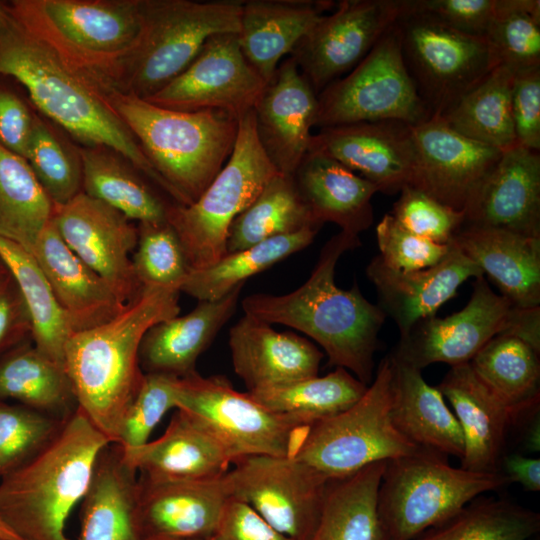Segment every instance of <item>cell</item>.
<instances>
[{
  "mask_svg": "<svg viewBox=\"0 0 540 540\" xmlns=\"http://www.w3.org/2000/svg\"><path fill=\"white\" fill-rule=\"evenodd\" d=\"M0 75L22 84L35 107L85 147L113 150L173 199L99 83L22 27L10 11L0 27Z\"/></svg>",
  "mask_w": 540,
  "mask_h": 540,
  "instance_id": "6da1fadb",
  "label": "cell"
},
{
  "mask_svg": "<svg viewBox=\"0 0 540 540\" xmlns=\"http://www.w3.org/2000/svg\"><path fill=\"white\" fill-rule=\"evenodd\" d=\"M360 245L359 236L340 231L325 243L313 271L300 287L283 295H249L243 299L242 309L270 325L282 324L306 334L323 348L330 365L352 372L369 385L378 333L386 315L363 296L356 284L344 290L335 283L339 258Z\"/></svg>",
  "mask_w": 540,
  "mask_h": 540,
  "instance_id": "7a4b0ae2",
  "label": "cell"
},
{
  "mask_svg": "<svg viewBox=\"0 0 540 540\" xmlns=\"http://www.w3.org/2000/svg\"><path fill=\"white\" fill-rule=\"evenodd\" d=\"M179 291L142 287L109 321L72 333L64 349V366L77 408L112 443L144 372L139 350L146 331L179 315Z\"/></svg>",
  "mask_w": 540,
  "mask_h": 540,
  "instance_id": "3957f363",
  "label": "cell"
},
{
  "mask_svg": "<svg viewBox=\"0 0 540 540\" xmlns=\"http://www.w3.org/2000/svg\"><path fill=\"white\" fill-rule=\"evenodd\" d=\"M112 443L77 408L35 456L0 480V518L21 540H70L65 524Z\"/></svg>",
  "mask_w": 540,
  "mask_h": 540,
  "instance_id": "277c9868",
  "label": "cell"
},
{
  "mask_svg": "<svg viewBox=\"0 0 540 540\" xmlns=\"http://www.w3.org/2000/svg\"><path fill=\"white\" fill-rule=\"evenodd\" d=\"M107 99L180 205L194 203L233 151L238 119L222 110L162 108L114 88Z\"/></svg>",
  "mask_w": 540,
  "mask_h": 540,
  "instance_id": "5b68a950",
  "label": "cell"
},
{
  "mask_svg": "<svg viewBox=\"0 0 540 540\" xmlns=\"http://www.w3.org/2000/svg\"><path fill=\"white\" fill-rule=\"evenodd\" d=\"M13 18L103 88L117 87L142 29V0H13Z\"/></svg>",
  "mask_w": 540,
  "mask_h": 540,
  "instance_id": "8992f818",
  "label": "cell"
},
{
  "mask_svg": "<svg viewBox=\"0 0 540 540\" xmlns=\"http://www.w3.org/2000/svg\"><path fill=\"white\" fill-rule=\"evenodd\" d=\"M243 1L142 0V29L116 90L147 99L183 72L205 41L238 34Z\"/></svg>",
  "mask_w": 540,
  "mask_h": 540,
  "instance_id": "52a82bcc",
  "label": "cell"
},
{
  "mask_svg": "<svg viewBox=\"0 0 540 540\" xmlns=\"http://www.w3.org/2000/svg\"><path fill=\"white\" fill-rule=\"evenodd\" d=\"M502 473L474 472L423 450L386 461L378 513L388 540H413L462 510L480 495L508 485Z\"/></svg>",
  "mask_w": 540,
  "mask_h": 540,
  "instance_id": "ba28073f",
  "label": "cell"
},
{
  "mask_svg": "<svg viewBox=\"0 0 540 540\" xmlns=\"http://www.w3.org/2000/svg\"><path fill=\"white\" fill-rule=\"evenodd\" d=\"M277 173L259 142L251 110L238 121L231 156L200 197L191 205H168L166 220L180 239L190 270L205 268L227 253L232 222Z\"/></svg>",
  "mask_w": 540,
  "mask_h": 540,
  "instance_id": "9c48e42d",
  "label": "cell"
},
{
  "mask_svg": "<svg viewBox=\"0 0 540 540\" xmlns=\"http://www.w3.org/2000/svg\"><path fill=\"white\" fill-rule=\"evenodd\" d=\"M391 381V362L386 356L362 397L345 411L313 424L294 458L331 481L372 463L425 450L408 441L392 423Z\"/></svg>",
  "mask_w": 540,
  "mask_h": 540,
  "instance_id": "30bf717a",
  "label": "cell"
},
{
  "mask_svg": "<svg viewBox=\"0 0 540 540\" xmlns=\"http://www.w3.org/2000/svg\"><path fill=\"white\" fill-rule=\"evenodd\" d=\"M500 334L517 336L540 350V307H516L481 276L475 278L465 307L419 321L400 336L391 355L420 370L438 362L452 367L469 363Z\"/></svg>",
  "mask_w": 540,
  "mask_h": 540,
  "instance_id": "8fae6325",
  "label": "cell"
},
{
  "mask_svg": "<svg viewBox=\"0 0 540 540\" xmlns=\"http://www.w3.org/2000/svg\"><path fill=\"white\" fill-rule=\"evenodd\" d=\"M176 403L224 448L232 464L257 455L295 457L311 427L265 408L218 375L179 378Z\"/></svg>",
  "mask_w": 540,
  "mask_h": 540,
  "instance_id": "7c38bea8",
  "label": "cell"
},
{
  "mask_svg": "<svg viewBox=\"0 0 540 540\" xmlns=\"http://www.w3.org/2000/svg\"><path fill=\"white\" fill-rule=\"evenodd\" d=\"M404 63L432 115H442L499 62L485 37L462 33L402 0L396 20Z\"/></svg>",
  "mask_w": 540,
  "mask_h": 540,
  "instance_id": "4fadbf2b",
  "label": "cell"
},
{
  "mask_svg": "<svg viewBox=\"0 0 540 540\" xmlns=\"http://www.w3.org/2000/svg\"><path fill=\"white\" fill-rule=\"evenodd\" d=\"M317 101L319 128L378 121L415 126L432 116L408 73L395 24L346 76L324 88Z\"/></svg>",
  "mask_w": 540,
  "mask_h": 540,
  "instance_id": "5bb4252c",
  "label": "cell"
},
{
  "mask_svg": "<svg viewBox=\"0 0 540 540\" xmlns=\"http://www.w3.org/2000/svg\"><path fill=\"white\" fill-rule=\"evenodd\" d=\"M233 464L227 472L233 498L290 539H310L323 507L326 478L294 457L257 455Z\"/></svg>",
  "mask_w": 540,
  "mask_h": 540,
  "instance_id": "9a60e30c",
  "label": "cell"
},
{
  "mask_svg": "<svg viewBox=\"0 0 540 540\" xmlns=\"http://www.w3.org/2000/svg\"><path fill=\"white\" fill-rule=\"evenodd\" d=\"M402 0H342L295 45L289 57L318 95L351 71L392 27Z\"/></svg>",
  "mask_w": 540,
  "mask_h": 540,
  "instance_id": "2e32d148",
  "label": "cell"
},
{
  "mask_svg": "<svg viewBox=\"0 0 540 540\" xmlns=\"http://www.w3.org/2000/svg\"><path fill=\"white\" fill-rule=\"evenodd\" d=\"M266 85L245 59L237 34L218 33L183 72L144 100L179 111L222 110L239 120L253 110Z\"/></svg>",
  "mask_w": 540,
  "mask_h": 540,
  "instance_id": "e0dca14e",
  "label": "cell"
},
{
  "mask_svg": "<svg viewBox=\"0 0 540 540\" xmlns=\"http://www.w3.org/2000/svg\"><path fill=\"white\" fill-rule=\"evenodd\" d=\"M412 137L415 164L410 186L466 215L502 151L456 132L438 115L412 126Z\"/></svg>",
  "mask_w": 540,
  "mask_h": 540,
  "instance_id": "ac0fdd59",
  "label": "cell"
},
{
  "mask_svg": "<svg viewBox=\"0 0 540 540\" xmlns=\"http://www.w3.org/2000/svg\"><path fill=\"white\" fill-rule=\"evenodd\" d=\"M52 220L66 245L109 284L122 303L136 297L142 287L132 263L138 239L132 220L84 192L55 205Z\"/></svg>",
  "mask_w": 540,
  "mask_h": 540,
  "instance_id": "d6986e66",
  "label": "cell"
},
{
  "mask_svg": "<svg viewBox=\"0 0 540 540\" xmlns=\"http://www.w3.org/2000/svg\"><path fill=\"white\" fill-rule=\"evenodd\" d=\"M309 150L334 158L385 194L410 185L415 147L412 126L399 121L361 122L320 128ZM308 150V151H309Z\"/></svg>",
  "mask_w": 540,
  "mask_h": 540,
  "instance_id": "ffe728a7",
  "label": "cell"
},
{
  "mask_svg": "<svg viewBox=\"0 0 540 540\" xmlns=\"http://www.w3.org/2000/svg\"><path fill=\"white\" fill-rule=\"evenodd\" d=\"M317 109V94L294 60L283 59L253 108L259 142L279 173L293 176L307 154Z\"/></svg>",
  "mask_w": 540,
  "mask_h": 540,
  "instance_id": "44dd1931",
  "label": "cell"
},
{
  "mask_svg": "<svg viewBox=\"0 0 540 540\" xmlns=\"http://www.w3.org/2000/svg\"><path fill=\"white\" fill-rule=\"evenodd\" d=\"M139 480L136 509L139 540L152 537L210 540L232 498L227 473L209 480Z\"/></svg>",
  "mask_w": 540,
  "mask_h": 540,
  "instance_id": "7402d4cb",
  "label": "cell"
},
{
  "mask_svg": "<svg viewBox=\"0 0 540 540\" xmlns=\"http://www.w3.org/2000/svg\"><path fill=\"white\" fill-rule=\"evenodd\" d=\"M366 274L376 288L378 306L386 317L394 320L400 336L419 321L434 316L466 280L484 276L452 244L446 257L434 266L415 271L396 270L386 266L377 255L368 264Z\"/></svg>",
  "mask_w": 540,
  "mask_h": 540,
  "instance_id": "603a6c76",
  "label": "cell"
},
{
  "mask_svg": "<svg viewBox=\"0 0 540 540\" xmlns=\"http://www.w3.org/2000/svg\"><path fill=\"white\" fill-rule=\"evenodd\" d=\"M229 348L234 371L248 391L316 376L323 358L306 338L278 332L246 314L231 327Z\"/></svg>",
  "mask_w": 540,
  "mask_h": 540,
  "instance_id": "cb8c5ba5",
  "label": "cell"
},
{
  "mask_svg": "<svg viewBox=\"0 0 540 540\" xmlns=\"http://www.w3.org/2000/svg\"><path fill=\"white\" fill-rule=\"evenodd\" d=\"M31 253L72 333L101 325L125 307L109 284L66 245L53 220L40 233Z\"/></svg>",
  "mask_w": 540,
  "mask_h": 540,
  "instance_id": "d4e9b609",
  "label": "cell"
},
{
  "mask_svg": "<svg viewBox=\"0 0 540 540\" xmlns=\"http://www.w3.org/2000/svg\"><path fill=\"white\" fill-rule=\"evenodd\" d=\"M464 225L540 237V153L518 143L502 151Z\"/></svg>",
  "mask_w": 540,
  "mask_h": 540,
  "instance_id": "484cf974",
  "label": "cell"
},
{
  "mask_svg": "<svg viewBox=\"0 0 540 540\" xmlns=\"http://www.w3.org/2000/svg\"><path fill=\"white\" fill-rule=\"evenodd\" d=\"M122 452L139 478L148 482L215 479L224 476L232 464L212 435L181 409L159 438L138 447H122Z\"/></svg>",
  "mask_w": 540,
  "mask_h": 540,
  "instance_id": "4316f807",
  "label": "cell"
},
{
  "mask_svg": "<svg viewBox=\"0 0 540 540\" xmlns=\"http://www.w3.org/2000/svg\"><path fill=\"white\" fill-rule=\"evenodd\" d=\"M436 388L449 401L462 431L460 467L500 472L507 429L513 422L507 408L479 380L469 363L452 366Z\"/></svg>",
  "mask_w": 540,
  "mask_h": 540,
  "instance_id": "83f0119b",
  "label": "cell"
},
{
  "mask_svg": "<svg viewBox=\"0 0 540 540\" xmlns=\"http://www.w3.org/2000/svg\"><path fill=\"white\" fill-rule=\"evenodd\" d=\"M243 286L234 288L222 298L199 301L191 312L150 327L140 344L142 371L178 378L197 372L199 356L234 314Z\"/></svg>",
  "mask_w": 540,
  "mask_h": 540,
  "instance_id": "f1b7e54d",
  "label": "cell"
},
{
  "mask_svg": "<svg viewBox=\"0 0 540 540\" xmlns=\"http://www.w3.org/2000/svg\"><path fill=\"white\" fill-rule=\"evenodd\" d=\"M519 308L540 307V237L463 225L450 241Z\"/></svg>",
  "mask_w": 540,
  "mask_h": 540,
  "instance_id": "f546056e",
  "label": "cell"
},
{
  "mask_svg": "<svg viewBox=\"0 0 540 540\" xmlns=\"http://www.w3.org/2000/svg\"><path fill=\"white\" fill-rule=\"evenodd\" d=\"M335 5L327 0L243 1L237 38L245 59L268 84L284 57Z\"/></svg>",
  "mask_w": 540,
  "mask_h": 540,
  "instance_id": "4dcf8cb0",
  "label": "cell"
},
{
  "mask_svg": "<svg viewBox=\"0 0 540 540\" xmlns=\"http://www.w3.org/2000/svg\"><path fill=\"white\" fill-rule=\"evenodd\" d=\"M293 179L318 226L331 222L341 231L359 236L372 225L371 200L377 188L334 158L309 150Z\"/></svg>",
  "mask_w": 540,
  "mask_h": 540,
  "instance_id": "1f68e13d",
  "label": "cell"
},
{
  "mask_svg": "<svg viewBox=\"0 0 540 540\" xmlns=\"http://www.w3.org/2000/svg\"><path fill=\"white\" fill-rule=\"evenodd\" d=\"M388 356L392 368L390 416L395 428L422 449L461 459L462 431L441 392L424 380L422 370Z\"/></svg>",
  "mask_w": 540,
  "mask_h": 540,
  "instance_id": "d6a6232c",
  "label": "cell"
},
{
  "mask_svg": "<svg viewBox=\"0 0 540 540\" xmlns=\"http://www.w3.org/2000/svg\"><path fill=\"white\" fill-rule=\"evenodd\" d=\"M139 492L138 473L125 461L122 447L108 444L96 459L81 500L79 540H139Z\"/></svg>",
  "mask_w": 540,
  "mask_h": 540,
  "instance_id": "836d02e7",
  "label": "cell"
},
{
  "mask_svg": "<svg viewBox=\"0 0 540 540\" xmlns=\"http://www.w3.org/2000/svg\"><path fill=\"white\" fill-rule=\"evenodd\" d=\"M30 340L0 357V400H13L65 420L77 409L65 367L41 352Z\"/></svg>",
  "mask_w": 540,
  "mask_h": 540,
  "instance_id": "e575fe53",
  "label": "cell"
},
{
  "mask_svg": "<svg viewBox=\"0 0 540 540\" xmlns=\"http://www.w3.org/2000/svg\"><path fill=\"white\" fill-rule=\"evenodd\" d=\"M512 421L539 411L540 350L510 334L492 338L469 362Z\"/></svg>",
  "mask_w": 540,
  "mask_h": 540,
  "instance_id": "d590c367",
  "label": "cell"
},
{
  "mask_svg": "<svg viewBox=\"0 0 540 540\" xmlns=\"http://www.w3.org/2000/svg\"><path fill=\"white\" fill-rule=\"evenodd\" d=\"M386 461L328 482L317 526L309 540H388L378 513Z\"/></svg>",
  "mask_w": 540,
  "mask_h": 540,
  "instance_id": "8d00e7d4",
  "label": "cell"
},
{
  "mask_svg": "<svg viewBox=\"0 0 540 540\" xmlns=\"http://www.w3.org/2000/svg\"><path fill=\"white\" fill-rule=\"evenodd\" d=\"M79 151L82 192L120 211L132 221H167L169 204L121 155L105 147H85Z\"/></svg>",
  "mask_w": 540,
  "mask_h": 540,
  "instance_id": "74e56055",
  "label": "cell"
},
{
  "mask_svg": "<svg viewBox=\"0 0 540 540\" xmlns=\"http://www.w3.org/2000/svg\"><path fill=\"white\" fill-rule=\"evenodd\" d=\"M515 70L498 64L440 116L456 132L504 151L515 145L511 88Z\"/></svg>",
  "mask_w": 540,
  "mask_h": 540,
  "instance_id": "f35d334b",
  "label": "cell"
},
{
  "mask_svg": "<svg viewBox=\"0 0 540 540\" xmlns=\"http://www.w3.org/2000/svg\"><path fill=\"white\" fill-rule=\"evenodd\" d=\"M367 386L348 370L336 367L325 376L247 392L265 408L312 426L351 407Z\"/></svg>",
  "mask_w": 540,
  "mask_h": 540,
  "instance_id": "ab89813d",
  "label": "cell"
},
{
  "mask_svg": "<svg viewBox=\"0 0 540 540\" xmlns=\"http://www.w3.org/2000/svg\"><path fill=\"white\" fill-rule=\"evenodd\" d=\"M318 229L276 236L243 250L228 252L213 264L190 270L180 287L198 301L222 298L245 281L310 245Z\"/></svg>",
  "mask_w": 540,
  "mask_h": 540,
  "instance_id": "60d3db41",
  "label": "cell"
},
{
  "mask_svg": "<svg viewBox=\"0 0 540 540\" xmlns=\"http://www.w3.org/2000/svg\"><path fill=\"white\" fill-rule=\"evenodd\" d=\"M0 257L25 302L33 344L64 366V349L72 332L42 269L32 253L1 236Z\"/></svg>",
  "mask_w": 540,
  "mask_h": 540,
  "instance_id": "b9f144b4",
  "label": "cell"
},
{
  "mask_svg": "<svg viewBox=\"0 0 540 540\" xmlns=\"http://www.w3.org/2000/svg\"><path fill=\"white\" fill-rule=\"evenodd\" d=\"M308 228L319 230L320 226L313 221L302 201L293 176L277 173L232 222L227 236V253Z\"/></svg>",
  "mask_w": 540,
  "mask_h": 540,
  "instance_id": "7bdbcfd3",
  "label": "cell"
},
{
  "mask_svg": "<svg viewBox=\"0 0 540 540\" xmlns=\"http://www.w3.org/2000/svg\"><path fill=\"white\" fill-rule=\"evenodd\" d=\"M53 212L26 159L0 144V236L31 253Z\"/></svg>",
  "mask_w": 540,
  "mask_h": 540,
  "instance_id": "ee69618b",
  "label": "cell"
},
{
  "mask_svg": "<svg viewBox=\"0 0 540 540\" xmlns=\"http://www.w3.org/2000/svg\"><path fill=\"white\" fill-rule=\"evenodd\" d=\"M540 515L506 499L476 498L447 521L413 540H529Z\"/></svg>",
  "mask_w": 540,
  "mask_h": 540,
  "instance_id": "f6af8a7d",
  "label": "cell"
},
{
  "mask_svg": "<svg viewBox=\"0 0 540 540\" xmlns=\"http://www.w3.org/2000/svg\"><path fill=\"white\" fill-rule=\"evenodd\" d=\"M25 159L54 206L65 204L82 192L80 151L37 115Z\"/></svg>",
  "mask_w": 540,
  "mask_h": 540,
  "instance_id": "bcb514c9",
  "label": "cell"
},
{
  "mask_svg": "<svg viewBox=\"0 0 540 540\" xmlns=\"http://www.w3.org/2000/svg\"><path fill=\"white\" fill-rule=\"evenodd\" d=\"M485 38L499 64L515 71L540 66V1L497 0Z\"/></svg>",
  "mask_w": 540,
  "mask_h": 540,
  "instance_id": "7dc6e473",
  "label": "cell"
},
{
  "mask_svg": "<svg viewBox=\"0 0 540 540\" xmlns=\"http://www.w3.org/2000/svg\"><path fill=\"white\" fill-rule=\"evenodd\" d=\"M132 263L141 287H158L180 292L190 267L180 239L166 221L141 222Z\"/></svg>",
  "mask_w": 540,
  "mask_h": 540,
  "instance_id": "c3c4849f",
  "label": "cell"
},
{
  "mask_svg": "<svg viewBox=\"0 0 540 540\" xmlns=\"http://www.w3.org/2000/svg\"><path fill=\"white\" fill-rule=\"evenodd\" d=\"M65 420L0 400V480L35 456Z\"/></svg>",
  "mask_w": 540,
  "mask_h": 540,
  "instance_id": "681fc988",
  "label": "cell"
},
{
  "mask_svg": "<svg viewBox=\"0 0 540 540\" xmlns=\"http://www.w3.org/2000/svg\"><path fill=\"white\" fill-rule=\"evenodd\" d=\"M178 380V377L168 374L144 373L123 415L116 444L133 448L149 441L163 416L170 409L177 408Z\"/></svg>",
  "mask_w": 540,
  "mask_h": 540,
  "instance_id": "f907efd6",
  "label": "cell"
},
{
  "mask_svg": "<svg viewBox=\"0 0 540 540\" xmlns=\"http://www.w3.org/2000/svg\"><path fill=\"white\" fill-rule=\"evenodd\" d=\"M393 204L392 217L405 229L424 239L449 244L465 222V214L456 211L423 191L404 186Z\"/></svg>",
  "mask_w": 540,
  "mask_h": 540,
  "instance_id": "816d5d0a",
  "label": "cell"
},
{
  "mask_svg": "<svg viewBox=\"0 0 540 540\" xmlns=\"http://www.w3.org/2000/svg\"><path fill=\"white\" fill-rule=\"evenodd\" d=\"M378 255L393 269L415 271L436 265L451 249V244H439L424 239L403 228L390 213L376 227Z\"/></svg>",
  "mask_w": 540,
  "mask_h": 540,
  "instance_id": "f5cc1de1",
  "label": "cell"
},
{
  "mask_svg": "<svg viewBox=\"0 0 540 540\" xmlns=\"http://www.w3.org/2000/svg\"><path fill=\"white\" fill-rule=\"evenodd\" d=\"M511 114L516 142L540 151V66L515 71Z\"/></svg>",
  "mask_w": 540,
  "mask_h": 540,
  "instance_id": "db71d44e",
  "label": "cell"
},
{
  "mask_svg": "<svg viewBox=\"0 0 540 540\" xmlns=\"http://www.w3.org/2000/svg\"><path fill=\"white\" fill-rule=\"evenodd\" d=\"M408 5L452 29L485 37L497 0H407Z\"/></svg>",
  "mask_w": 540,
  "mask_h": 540,
  "instance_id": "11a10c76",
  "label": "cell"
},
{
  "mask_svg": "<svg viewBox=\"0 0 540 540\" xmlns=\"http://www.w3.org/2000/svg\"><path fill=\"white\" fill-rule=\"evenodd\" d=\"M210 540H292L269 525L246 503L231 498Z\"/></svg>",
  "mask_w": 540,
  "mask_h": 540,
  "instance_id": "9f6ffc18",
  "label": "cell"
},
{
  "mask_svg": "<svg viewBox=\"0 0 540 540\" xmlns=\"http://www.w3.org/2000/svg\"><path fill=\"white\" fill-rule=\"evenodd\" d=\"M34 117L17 94L0 87V144L4 148L25 158Z\"/></svg>",
  "mask_w": 540,
  "mask_h": 540,
  "instance_id": "6f0895ef",
  "label": "cell"
},
{
  "mask_svg": "<svg viewBox=\"0 0 540 540\" xmlns=\"http://www.w3.org/2000/svg\"><path fill=\"white\" fill-rule=\"evenodd\" d=\"M30 339V317L22 295L11 278L0 285V357Z\"/></svg>",
  "mask_w": 540,
  "mask_h": 540,
  "instance_id": "680465c9",
  "label": "cell"
},
{
  "mask_svg": "<svg viewBox=\"0 0 540 540\" xmlns=\"http://www.w3.org/2000/svg\"><path fill=\"white\" fill-rule=\"evenodd\" d=\"M502 472L511 482L519 483L526 491L540 490V459L519 453L503 455L500 462Z\"/></svg>",
  "mask_w": 540,
  "mask_h": 540,
  "instance_id": "91938a15",
  "label": "cell"
},
{
  "mask_svg": "<svg viewBox=\"0 0 540 540\" xmlns=\"http://www.w3.org/2000/svg\"><path fill=\"white\" fill-rule=\"evenodd\" d=\"M539 416L534 418L531 426L527 429V432L525 434V446L527 449L531 451H539L540 449V440H539Z\"/></svg>",
  "mask_w": 540,
  "mask_h": 540,
  "instance_id": "94428289",
  "label": "cell"
},
{
  "mask_svg": "<svg viewBox=\"0 0 540 540\" xmlns=\"http://www.w3.org/2000/svg\"><path fill=\"white\" fill-rule=\"evenodd\" d=\"M0 540H21L0 518Z\"/></svg>",
  "mask_w": 540,
  "mask_h": 540,
  "instance_id": "6125c7cd",
  "label": "cell"
},
{
  "mask_svg": "<svg viewBox=\"0 0 540 540\" xmlns=\"http://www.w3.org/2000/svg\"><path fill=\"white\" fill-rule=\"evenodd\" d=\"M11 278L12 277H11L5 263L3 262V260L0 257V285L6 283Z\"/></svg>",
  "mask_w": 540,
  "mask_h": 540,
  "instance_id": "be15d7a7",
  "label": "cell"
},
{
  "mask_svg": "<svg viewBox=\"0 0 540 540\" xmlns=\"http://www.w3.org/2000/svg\"><path fill=\"white\" fill-rule=\"evenodd\" d=\"M9 14L8 2L0 1V27Z\"/></svg>",
  "mask_w": 540,
  "mask_h": 540,
  "instance_id": "e7e4bbea",
  "label": "cell"
},
{
  "mask_svg": "<svg viewBox=\"0 0 540 540\" xmlns=\"http://www.w3.org/2000/svg\"><path fill=\"white\" fill-rule=\"evenodd\" d=\"M140 540H198V539H176V538H167V537H152V538H143Z\"/></svg>",
  "mask_w": 540,
  "mask_h": 540,
  "instance_id": "03108f58",
  "label": "cell"
}]
</instances>
